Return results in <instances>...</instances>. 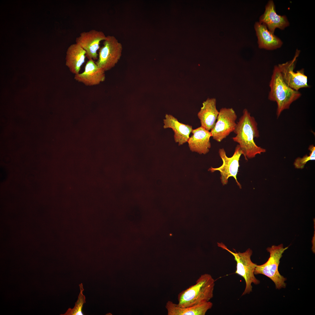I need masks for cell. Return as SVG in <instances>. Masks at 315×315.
Here are the masks:
<instances>
[{"mask_svg": "<svg viewBox=\"0 0 315 315\" xmlns=\"http://www.w3.org/2000/svg\"><path fill=\"white\" fill-rule=\"evenodd\" d=\"M309 150L310 151L309 155H306L302 158L298 157L295 160L294 165L297 169L303 168L306 163L309 161L315 160V147L313 145L309 146Z\"/></svg>", "mask_w": 315, "mask_h": 315, "instance_id": "ffe728a7", "label": "cell"}, {"mask_svg": "<svg viewBox=\"0 0 315 315\" xmlns=\"http://www.w3.org/2000/svg\"><path fill=\"white\" fill-rule=\"evenodd\" d=\"M219 154L220 157L223 161V164L220 167L214 168L211 167L208 169L213 172L216 171H218L220 172V179L223 185H225L228 183V178L230 177H233L235 179L237 185L239 188H242V186L237 180V176L238 172L239 166V160L242 155V150L239 145L236 146L234 153L231 157H228L226 155L225 150L220 148L219 150Z\"/></svg>", "mask_w": 315, "mask_h": 315, "instance_id": "ba28073f", "label": "cell"}, {"mask_svg": "<svg viewBox=\"0 0 315 315\" xmlns=\"http://www.w3.org/2000/svg\"><path fill=\"white\" fill-rule=\"evenodd\" d=\"M202 105L198 113V117L201 126L209 131L214 127L219 114L216 108V100L214 98H208Z\"/></svg>", "mask_w": 315, "mask_h": 315, "instance_id": "2e32d148", "label": "cell"}, {"mask_svg": "<svg viewBox=\"0 0 315 315\" xmlns=\"http://www.w3.org/2000/svg\"><path fill=\"white\" fill-rule=\"evenodd\" d=\"M288 247H284L283 245L281 244L267 248V250L270 253L269 258L265 263L260 265H257L254 274H262L269 277L275 284L276 289L285 288L286 286L285 281L286 279L280 274L278 267L283 253Z\"/></svg>", "mask_w": 315, "mask_h": 315, "instance_id": "277c9868", "label": "cell"}, {"mask_svg": "<svg viewBox=\"0 0 315 315\" xmlns=\"http://www.w3.org/2000/svg\"><path fill=\"white\" fill-rule=\"evenodd\" d=\"M106 36L102 31L91 29L80 33L76 39V43L85 51L88 60H96L98 58L97 51L100 48V42L104 41Z\"/></svg>", "mask_w": 315, "mask_h": 315, "instance_id": "30bf717a", "label": "cell"}, {"mask_svg": "<svg viewBox=\"0 0 315 315\" xmlns=\"http://www.w3.org/2000/svg\"><path fill=\"white\" fill-rule=\"evenodd\" d=\"M260 22L265 24L268 29L274 33L276 28L283 30L288 26L289 23L285 15L276 13L273 1H269L266 5L264 13L260 18Z\"/></svg>", "mask_w": 315, "mask_h": 315, "instance_id": "7c38bea8", "label": "cell"}, {"mask_svg": "<svg viewBox=\"0 0 315 315\" xmlns=\"http://www.w3.org/2000/svg\"><path fill=\"white\" fill-rule=\"evenodd\" d=\"M237 114L232 108L220 109L217 121L211 130V137L218 142H221L234 131L237 123Z\"/></svg>", "mask_w": 315, "mask_h": 315, "instance_id": "9c48e42d", "label": "cell"}, {"mask_svg": "<svg viewBox=\"0 0 315 315\" xmlns=\"http://www.w3.org/2000/svg\"><path fill=\"white\" fill-rule=\"evenodd\" d=\"M105 71L99 68L93 60H89L84 67V71L75 75L74 79L87 86L99 84L105 79Z\"/></svg>", "mask_w": 315, "mask_h": 315, "instance_id": "8fae6325", "label": "cell"}, {"mask_svg": "<svg viewBox=\"0 0 315 315\" xmlns=\"http://www.w3.org/2000/svg\"><path fill=\"white\" fill-rule=\"evenodd\" d=\"M123 47L114 36H106L103 45L99 50L98 57L96 63L105 71L113 68L120 59Z\"/></svg>", "mask_w": 315, "mask_h": 315, "instance_id": "8992f818", "label": "cell"}, {"mask_svg": "<svg viewBox=\"0 0 315 315\" xmlns=\"http://www.w3.org/2000/svg\"><path fill=\"white\" fill-rule=\"evenodd\" d=\"M80 292L78 299L73 308H69L64 314L66 315H83L82 309L83 304L86 302L85 297L83 292L84 289L82 283L79 284Z\"/></svg>", "mask_w": 315, "mask_h": 315, "instance_id": "d6986e66", "label": "cell"}, {"mask_svg": "<svg viewBox=\"0 0 315 315\" xmlns=\"http://www.w3.org/2000/svg\"><path fill=\"white\" fill-rule=\"evenodd\" d=\"M269 86L270 90L268 98L277 104V118L283 111L289 109L291 104L301 95L299 91L292 89L286 84L277 65L274 67Z\"/></svg>", "mask_w": 315, "mask_h": 315, "instance_id": "3957f363", "label": "cell"}, {"mask_svg": "<svg viewBox=\"0 0 315 315\" xmlns=\"http://www.w3.org/2000/svg\"><path fill=\"white\" fill-rule=\"evenodd\" d=\"M215 281L210 274L201 275L195 284L178 294V305L189 307L209 301L213 297Z\"/></svg>", "mask_w": 315, "mask_h": 315, "instance_id": "7a4b0ae2", "label": "cell"}, {"mask_svg": "<svg viewBox=\"0 0 315 315\" xmlns=\"http://www.w3.org/2000/svg\"><path fill=\"white\" fill-rule=\"evenodd\" d=\"M86 55L85 51L76 43L69 46L66 52V64L71 73L75 75L80 73Z\"/></svg>", "mask_w": 315, "mask_h": 315, "instance_id": "ac0fdd59", "label": "cell"}, {"mask_svg": "<svg viewBox=\"0 0 315 315\" xmlns=\"http://www.w3.org/2000/svg\"><path fill=\"white\" fill-rule=\"evenodd\" d=\"M164 119V128H171L174 132L175 141L179 146L188 142L189 135L192 129V126L179 122L178 120L171 115L166 114Z\"/></svg>", "mask_w": 315, "mask_h": 315, "instance_id": "9a60e30c", "label": "cell"}, {"mask_svg": "<svg viewBox=\"0 0 315 315\" xmlns=\"http://www.w3.org/2000/svg\"><path fill=\"white\" fill-rule=\"evenodd\" d=\"M257 125L254 118L245 108L233 131L236 136L232 139L239 144L246 160L266 151L265 149L257 146L254 141L255 138L260 136Z\"/></svg>", "mask_w": 315, "mask_h": 315, "instance_id": "6da1fadb", "label": "cell"}, {"mask_svg": "<svg viewBox=\"0 0 315 315\" xmlns=\"http://www.w3.org/2000/svg\"><path fill=\"white\" fill-rule=\"evenodd\" d=\"M213 305L209 301L193 306L181 307L177 304L168 301L165 307L168 315H205Z\"/></svg>", "mask_w": 315, "mask_h": 315, "instance_id": "e0dca14e", "label": "cell"}, {"mask_svg": "<svg viewBox=\"0 0 315 315\" xmlns=\"http://www.w3.org/2000/svg\"><path fill=\"white\" fill-rule=\"evenodd\" d=\"M191 132L192 135L188 141L190 150L201 154L207 153L211 147L210 138L211 134L210 132L201 126L192 129Z\"/></svg>", "mask_w": 315, "mask_h": 315, "instance_id": "4fadbf2b", "label": "cell"}, {"mask_svg": "<svg viewBox=\"0 0 315 315\" xmlns=\"http://www.w3.org/2000/svg\"><path fill=\"white\" fill-rule=\"evenodd\" d=\"M218 245L228 251L234 256L237 262L235 273L242 277L245 282V288L242 296L249 294L252 291V283L256 285L260 283V281L254 275V271L257 264L251 260L252 250L249 249L243 253L234 252L229 250L223 243H218Z\"/></svg>", "mask_w": 315, "mask_h": 315, "instance_id": "5b68a950", "label": "cell"}, {"mask_svg": "<svg viewBox=\"0 0 315 315\" xmlns=\"http://www.w3.org/2000/svg\"><path fill=\"white\" fill-rule=\"evenodd\" d=\"M300 52V50H297L291 60L277 65L285 82L290 88L297 91L301 88L309 87L304 69H302L296 72L294 71Z\"/></svg>", "mask_w": 315, "mask_h": 315, "instance_id": "52a82bcc", "label": "cell"}, {"mask_svg": "<svg viewBox=\"0 0 315 315\" xmlns=\"http://www.w3.org/2000/svg\"><path fill=\"white\" fill-rule=\"evenodd\" d=\"M254 27L260 48L272 50L281 47L283 44L282 41L274 33L270 31L265 24L257 22L255 24Z\"/></svg>", "mask_w": 315, "mask_h": 315, "instance_id": "5bb4252c", "label": "cell"}]
</instances>
